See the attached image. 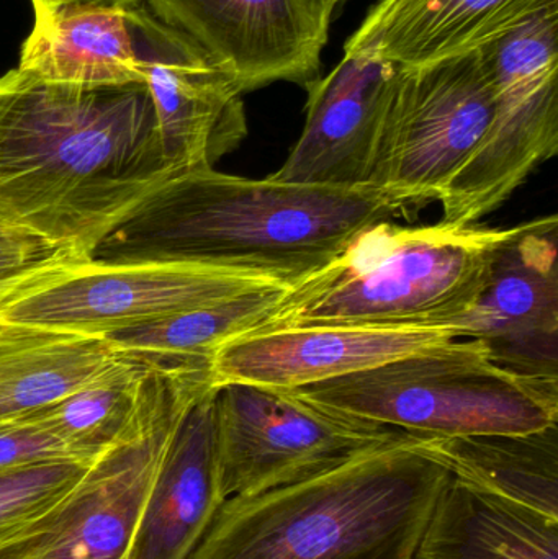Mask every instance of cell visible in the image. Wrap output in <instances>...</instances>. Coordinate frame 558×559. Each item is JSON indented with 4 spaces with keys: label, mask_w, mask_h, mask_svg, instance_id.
Segmentation results:
<instances>
[{
    "label": "cell",
    "mask_w": 558,
    "mask_h": 559,
    "mask_svg": "<svg viewBox=\"0 0 558 559\" xmlns=\"http://www.w3.org/2000/svg\"><path fill=\"white\" fill-rule=\"evenodd\" d=\"M173 170L146 82L55 84L0 78V219L87 259Z\"/></svg>",
    "instance_id": "6da1fadb"
},
{
    "label": "cell",
    "mask_w": 558,
    "mask_h": 559,
    "mask_svg": "<svg viewBox=\"0 0 558 559\" xmlns=\"http://www.w3.org/2000/svg\"><path fill=\"white\" fill-rule=\"evenodd\" d=\"M393 213L366 189L252 180L215 167L177 170L92 249L100 264H189L295 283Z\"/></svg>",
    "instance_id": "7a4b0ae2"
},
{
    "label": "cell",
    "mask_w": 558,
    "mask_h": 559,
    "mask_svg": "<svg viewBox=\"0 0 558 559\" xmlns=\"http://www.w3.org/2000/svg\"><path fill=\"white\" fill-rule=\"evenodd\" d=\"M449 479L406 437L294 485L226 499L187 559H413Z\"/></svg>",
    "instance_id": "3957f363"
},
{
    "label": "cell",
    "mask_w": 558,
    "mask_h": 559,
    "mask_svg": "<svg viewBox=\"0 0 558 559\" xmlns=\"http://www.w3.org/2000/svg\"><path fill=\"white\" fill-rule=\"evenodd\" d=\"M517 231L482 225L372 223L327 265L292 283L258 331L354 325L449 328L474 309Z\"/></svg>",
    "instance_id": "277c9868"
},
{
    "label": "cell",
    "mask_w": 558,
    "mask_h": 559,
    "mask_svg": "<svg viewBox=\"0 0 558 559\" xmlns=\"http://www.w3.org/2000/svg\"><path fill=\"white\" fill-rule=\"evenodd\" d=\"M292 393L416 439L527 433L558 424V380L504 370L475 338Z\"/></svg>",
    "instance_id": "5b68a950"
},
{
    "label": "cell",
    "mask_w": 558,
    "mask_h": 559,
    "mask_svg": "<svg viewBox=\"0 0 558 559\" xmlns=\"http://www.w3.org/2000/svg\"><path fill=\"white\" fill-rule=\"evenodd\" d=\"M212 383L210 367L151 365L133 416L78 486L0 559H128L167 445L193 401Z\"/></svg>",
    "instance_id": "8992f818"
},
{
    "label": "cell",
    "mask_w": 558,
    "mask_h": 559,
    "mask_svg": "<svg viewBox=\"0 0 558 559\" xmlns=\"http://www.w3.org/2000/svg\"><path fill=\"white\" fill-rule=\"evenodd\" d=\"M491 117L494 85L480 49L399 68L364 189L393 216L439 202Z\"/></svg>",
    "instance_id": "52a82bcc"
},
{
    "label": "cell",
    "mask_w": 558,
    "mask_h": 559,
    "mask_svg": "<svg viewBox=\"0 0 558 559\" xmlns=\"http://www.w3.org/2000/svg\"><path fill=\"white\" fill-rule=\"evenodd\" d=\"M494 117L439 203L442 222L478 225L558 151V0L480 48Z\"/></svg>",
    "instance_id": "ba28073f"
},
{
    "label": "cell",
    "mask_w": 558,
    "mask_h": 559,
    "mask_svg": "<svg viewBox=\"0 0 558 559\" xmlns=\"http://www.w3.org/2000/svg\"><path fill=\"white\" fill-rule=\"evenodd\" d=\"M292 283L256 272L189 264L81 261L36 275L0 296V322L107 335Z\"/></svg>",
    "instance_id": "9c48e42d"
},
{
    "label": "cell",
    "mask_w": 558,
    "mask_h": 559,
    "mask_svg": "<svg viewBox=\"0 0 558 559\" xmlns=\"http://www.w3.org/2000/svg\"><path fill=\"white\" fill-rule=\"evenodd\" d=\"M215 443L223 498L294 485L408 433L343 416L292 391L215 386Z\"/></svg>",
    "instance_id": "30bf717a"
},
{
    "label": "cell",
    "mask_w": 558,
    "mask_h": 559,
    "mask_svg": "<svg viewBox=\"0 0 558 559\" xmlns=\"http://www.w3.org/2000/svg\"><path fill=\"white\" fill-rule=\"evenodd\" d=\"M128 15L167 167H215L248 136L245 94L205 49L146 5H130Z\"/></svg>",
    "instance_id": "8fae6325"
},
{
    "label": "cell",
    "mask_w": 558,
    "mask_h": 559,
    "mask_svg": "<svg viewBox=\"0 0 558 559\" xmlns=\"http://www.w3.org/2000/svg\"><path fill=\"white\" fill-rule=\"evenodd\" d=\"M147 9L205 49L242 94L320 78L334 15L320 0H147Z\"/></svg>",
    "instance_id": "7c38bea8"
},
{
    "label": "cell",
    "mask_w": 558,
    "mask_h": 559,
    "mask_svg": "<svg viewBox=\"0 0 558 559\" xmlns=\"http://www.w3.org/2000/svg\"><path fill=\"white\" fill-rule=\"evenodd\" d=\"M475 338L504 370L558 380V219L517 226L501 246L477 305L449 325Z\"/></svg>",
    "instance_id": "4fadbf2b"
},
{
    "label": "cell",
    "mask_w": 558,
    "mask_h": 559,
    "mask_svg": "<svg viewBox=\"0 0 558 559\" xmlns=\"http://www.w3.org/2000/svg\"><path fill=\"white\" fill-rule=\"evenodd\" d=\"M451 328L308 325L236 335L210 358L215 386L239 383L294 391L436 347Z\"/></svg>",
    "instance_id": "5bb4252c"
},
{
    "label": "cell",
    "mask_w": 558,
    "mask_h": 559,
    "mask_svg": "<svg viewBox=\"0 0 558 559\" xmlns=\"http://www.w3.org/2000/svg\"><path fill=\"white\" fill-rule=\"evenodd\" d=\"M399 68L347 55L305 87V124L269 179L297 186L364 189Z\"/></svg>",
    "instance_id": "9a60e30c"
},
{
    "label": "cell",
    "mask_w": 558,
    "mask_h": 559,
    "mask_svg": "<svg viewBox=\"0 0 558 559\" xmlns=\"http://www.w3.org/2000/svg\"><path fill=\"white\" fill-rule=\"evenodd\" d=\"M557 0H380L344 43L347 55L416 68L477 51Z\"/></svg>",
    "instance_id": "2e32d148"
},
{
    "label": "cell",
    "mask_w": 558,
    "mask_h": 559,
    "mask_svg": "<svg viewBox=\"0 0 558 559\" xmlns=\"http://www.w3.org/2000/svg\"><path fill=\"white\" fill-rule=\"evenodd\" d=\"M215 384L183 414L151 486L128 559H187L226 501L215 443Z\"/></svg>",
    "instance_id": "e0dca14e"
},
{
    "label": "cell",
    "mask_w": 558,
    "mask_h": 559,
    "mask_svg": "<svg viewBox=\"0 0 558 559\" xmlns=\"http://www.w3.org/2000/svg\"><path fill=\"white\" fill-rule=\"evenodd\" d=\"M128 9L114 2H78L35 20L19 69L43 81L82 87L144 82Z\"/></svg>",
    "instance_id": "ac0fdd59"
},
{
    "label": "cell",
    "mask_w": 558,
    "mask_h": 559,
    "mask_svg": "<svg viewBox=\"0 0 558 559\" xmlns=\"http://www.w3.org/2000/svg\"><path fill=\"white\" fill-rule=\"evenodd\" d=\"M413 559H558V521L451 475Z\"/></svg>",
    "instance_id": "d6986e66"
},
{
    "label": "cell",
    "mask_w": 558,
    "mask_h": 559,
    "mask_svg": "<svg viewBox=\"0 0 558 559\" xmlns=\"http://www.w3.org/2000/svg\"><path fill=\"white\" fill-rule=\"evenodd\" d=\"M121 355L104 335L0 322V426L94 380Z\"/></svg>",
    "instance_id": "ffe728a7"
},
{
    "label": "cell",
    "mask_w": 558,
    "mask_h": 559,
    "mask_svg": "<svg viewBox=\"0 0 558 559\" xmlns=\"http://www.w3.org/2000/svg\"><path fill=\"white\" fill-rule=\"evenodd\" d=\"M452 478L558 521V424L527 433L419 439Z\"/></svg>",
    "instance_id": "44dd1931"
},
{
    "label": "cell",
    "mask_w": 558,
    "mask_h": 559,
    "mask_svg": "<svg viewBox=\"0 0 558 559\" xmlns=\"http://www.w3.org/2000/svg\"><path fill=\"white\" fill-rule=\"evenodd\" d=\"M285 288L242 293L225 301L169 316L136 328L104 335L117 350L130 352L151 364L203 365L219 345L236 335L258 331Z\"/></svg>",
    "instance_id": "7402d4cb"
},
{
    "label": "cell",
    "mask_w": 558,
    "mask_h": 559,
    "mask_svg": "<svg viewBox=\"0 0 558 559\" xmlns=\"http://www.w3.org/2000/svg\"><path fill=\"white\" fill-rule=\"evenodd\" d=\"M151 365L123 352L104 373L23 419L45 427L79 459H98L127 429L138 384Z\"/></svg>",
    "instance_id": "603a6c76"
},
{
    "label": "cell",
    "mask_w": 558,
    "mask_h": 559,
    "mask_svg": "<svg viewBox=\"0 0 558 559\" xmlns=\"http://www.w3.org/2000/svg\"><path fill=\"white\" fill-rule=\"evenodd\" d=\"M95 460H52L0 472V547L52 511Z\"/></svg>",
    "instance_id": "cb8c5ba5"
},
{
    "label": "cell",
    "mask_w": 558,
    "mask_h": 559,
    "mask_svg": "<svg viewBox=\"0 0 558 559\" xmlns=\"http://www.w3.org/2000/svg\"><path fill=\"white\" fill-rule=\"evenodd\" d=\"M87 261L72 249L0 219V296L43 272Z\"/></svg>",
    "instance_id": "d4e9b609"
},
{
    "label": "cell",
    "mask_w": 558,
    "mask_h": 559,
    "mask_svg": "<svg viewBox=\"0 0 558 559\" xmlns=\"http://www.w3.org/2000/svg\"><path fill=\"white\" fill-rule=\"evenodd\" d=\"M52 460L82 459L75 456L58 437L32 420H15L0 426V472Z\"/></svg>",
    "instance_id": "484cf974"
},
{
    "label": "cell",
    "mask_w": 558,
    "mask_h": 559,
    "mask_svg": "<svg viewBox=\"0 0 558 559\" xmlns=\"http://www.w3.org/2000/svg\"><path fill=\"white\" fill-rule=\"evenodd\" d=\"M78 2H114L121 3V5H134V3H140L141 0H32L33 10H35V20L45 19L49 13L59 9V7Z\"/></svg>",
    "instance_id": "4316f807"
},
{
    "label": "cell",
    "mask_w": 558,
    "mask_h": 559,
    "mask_svg": "<svg viewBox=\"0 0 558 559\" xmlns=\"http://www.w3.org/2000/svg\"><path fill=\"white\" fill-rule=\"evenodd\" d=\"M321 3H323L324 7H327L330 12H336V9H340L343 3H346L347 0H320Z\"/></svg>",
    "instance_id": "83f0119b"
}]
</instances>
